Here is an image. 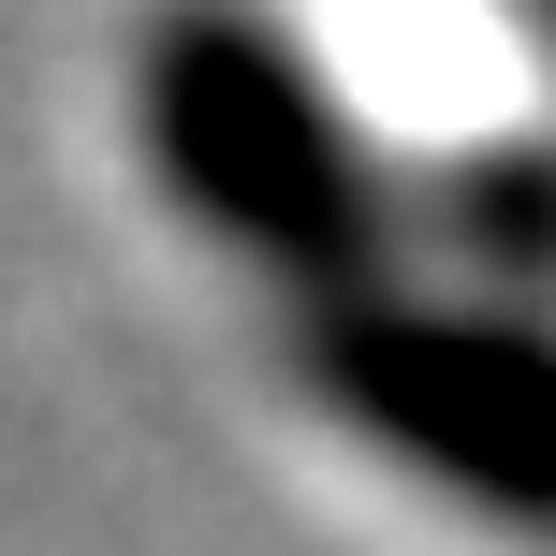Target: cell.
<instances>
[{
	"instance_id": "obj_1",
	"label": "cell",
	"mask_w": 556,
	"mask_h": 556,
	"mask_svg": "<svg viewBox=\"0 0 556 556\" xmlns=\"http://www.w3.org/2000/svg\"><path fill=\"white\" fill-rule=\"evenodd\" d=\"M132 132L162 162V191L235 264H264L293 307L381 293L410 250V176L352 132L337 74L250 0H176L132 45Z\"/></svg>"
},
{
	"instance_id": "obj_2",
	"label": "cell",
	"mask_w": 556,
	"mask_h": 556,
	"mask_svg": "<svg viewBox=\"0 0 556 556\" xmlns=\"http://www.w3.org/2000/svg\"><path fill=\"white\" fill-rule=\"evenodd\" d=\"M293 366L366 454H395L410 483H440L513 542H556V323L381 278V293L307 307Z\"/></svg>"
},
{
	"instance_id": "obj_3",
	"label": "cell",
	"mask_w": 556,
	"mask_h": 556,
	"mask_svg": "<svg viewBox=\"0 0 556 556\" xmlns=\"http://www.w3.org/2000/svg\"><path fill=\"white\" fill-rule=\"evenodd\" d=\"M410 235L454 264L469 307H556V132H498V147H454L440 176L410 191Z\"/></svg>"
}]
</instances>
